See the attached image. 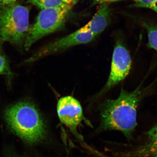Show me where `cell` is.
I'll return each instance as SVG.
<instances>
[{"label": "cell", "instance_id": "1", "mask_svg": "<svg viewBox=\"0 0 157 157\" xmlns=\"http://www.w3.org/2000/svg\"><path fill=\"white\" fill-rule=\"evenodd\" d=\"M140 83L135 90L128 92L122 87L116 100H108L102 105L101 128L121 132L128 139L137 126V109L148 87Z\"/></svg>", "mask_w": 157, "mask_h": 157}, {"label": "cell", "instance_id": "2", "mask_svg": "<svg viewBox=\"0 0 157 157\" xmlns=\"http://www.w3.org/2000/svg\"><path fill=\"white\" fill-rule=\"evenodd\" d=\"M5 118L11 131L26 143L35 144L45 137V125L35 105L22 101L6 109Z\"/></svg>", "mask_w": 157, "mask_h": 157}, {"label": "cell", "instance_id": "3", "mask_svg": "<svg viewBox=\"0 0 157 157\" xmlns=\"http://www.w3.org/2000/svg\"><path fill=\"white\" fill-rule=\"evenodd\" d=\"M29 10L17 4L0 7V37L4 42L21 47L29 29Z\"/></svg>", "mask_w": 157, "mask_h": 157}, {"label": "cell", "instance_id": "4", "mask_svg": "<svg viewBox=\"0 0 157 157\" xmlns=\"http://www.w3.org/2000/svg\"><path fill=\"white\" fill-rule=\"evenodd\" d=\"M72 8L67 6L40 11L36 23L29 28L25 37L23 45L25 50L28 51L34 43L43 37L63 29Z\"/></svg>", "mask_w": 157, "mask_h": 157}, {"label": "cell", "instance_id": "5", "mask_svg": "<svg viewBox=\"0 0 157 157\" xmlns=\"http://www.w3.org/2000/svg\"><path fill=\"white\" fill-rule=\"evenodd\" d=\"M97 36L91 33L85 32L79 29L66 36L45 45L25 63H33L48 55L66 50L75 45L86 44L91 42Z\"/></svg>", "mask_w": 157, "mask_h": 157}, {"label": "cell", "instance_id": "6", "mask_svg": "<svg viewBox=\"0 0 157 157\" xmlns=\"http://www.w3.org/2000/svg\"><path fill=\"white\" fill-rule=\"evenodd\" d=\"M131 66L132 59L128 51L122 42L118 40L113 52L109 78L101 94L124 80L128 75Z\"/></svg>", "mask_w": 157, "mask_h": 157}, {"label": "cell", "instance_id": "7", "mask_svg": "<svg viewBox=\"0 0 157 157\" xmlns=\"http://www.w3.org/2000/svg\"><path fill=\"white\" fill-rule=\"evenodd\" d=\"M57 111L61 122L69 128L76 137L81 139L77 128L82 121L89 122L83 115L79 102L71 96L63 97L58 102Z\"/></svg>", "mask_w": 157, "mask_h": 157}, {"label": "cell", "instance_id": "8", "mask_svg": "<svg viewBox=\"0 0 157 157\" xmlns=\"http://www.w3.org/2000/svg\"><path fill=\"white\" fill-rule=\"evenodd\" d=\"M111 15V9L108 4H102L92 19L81 29L98 36L109 25Z\"/></svg>", "mask_w": 157, "mask_h": 157}, {"label": "cell", "instance_id": "9", "mask_svg": "<svg viewBox=\"0 0 157 157\" xmlns=\"http://www.w3.org/2000/svg\"><path fill=\"white\" fill-rule=\"evenodd\" d=\"M121 157H157V125L147 132L144 143Z\"/></svg>", "mask_w": 157, "mask_h": 157}, {"label": "cell", "instance_id": "10", "mask_svg": "<svg viewBox=\"0 0 157 157\" xmlns=\"http://www.w3.org/2000/svg\"><path fill=\"white\" fill-rule=\"evenodd\" d=\"M141 25L147 33V46L157 52V25L149 21H142Z\"/></svg>", "mask_w": 157, "mask_h": 157}, {"label": "cell", "instance_id": "11", "mask_svg": "<svg viewBox=\"0 0 157 157\" xmlns=\"http://www.w3.org/2000/svg\"><path fill=\"white\" fill-rule=\"evenodd\" d=\"M28 2L37 6L42 10L64 8L70 6L66 4L63 0H28Z\"/></svg>", "mask_w": 157, "mask_h": 157}, {"label": "cell", "instance_id": "12", "mask_svg": "<svg viewBox=\"0 0 157 157\" xmlns=\"http://www.w3.org/2000/svg\"><path fill=\"white\" fill-rule=\"evenodd\" d=\"M135 3L133 6L147 8L157 13V0H134Z\"/></svg>", "mask_w": 157, "mask_h": 157}, {"label": "cell", "instance_id": "13", "mask_svg": "<svg viewBox=\"0 0 157 157\" xmlns=\"http://www.w3.org/2000/svg\"><path fill=\"white\" fill-rule=\"evenodd\" d=\"M0 75H6L9 78L12 76L9 62L6 56L0 54Z\"/></svg>", "mask_w": 157, "mask_h": 157}, {"label": "cell", "instance_id": "14", "mask_svg": "<svg viewBox=\"0 0 157 157\" xmlns=\"http://www.w3.org/2000/svg\"><path fill=\"white\" fill-rule=\"evenodd\" d=\"M122 0H93V4L94 5L97 4H108L109 3L115 2H120Z\"/></svg>", "mask_w": 157, "mask_h": 157}, {"label": "cell", "instance_id": "15", "mask_svg": "<svg viewBox=\"0 0 157 157\" xmlns=\"http://www.w3.org/2000/svg\"><path fill=\"white\" fill-rule=\"evenodd\" d=\"M17 0H0V7L15 3Z\"/></svg>", "mask_w": 157, "mask_h": 157}, {"label": "cell", "instance_id": "16", "mask_svg": "<svg viewBox=\"0 0 157 157\" xmlns=\"http://www.w3.org/2000/svg\"><path fill=\"white\" fill-rule=\"evenodd\" d=\"M67 5L73 7V6L77 3L78 0H63Z\"/></svg>", "mask_w": 157, "mask_h": 157}, {"label": "cell", "instance_id": "17", "mask_svg": "<svg viewBox=\"0 0 157 157\" xmlns=\"http://www.w3.org/2000/svg\"><path fill=\"white\" fill-rule=\"evenodd\" d=\"M3 42H4V41L0 37V52H2V51Z\"/></svg>", "mask_w": 157, "mask_h": 157}, {"label": "cell", "instance_id": "18", "mask_svg": "<svg viewBox=\"0 0 157 157\" xmlns=\"http://www.w3.org/2000/svg\"><path fill=\"white\" fill-rule=\"evenodd\" d=\"M10 157H19L17 156H15V155H12L11 156H10Z\"/></svg>", "mask_w": 157, "mask_h": 157}]
</instances>
